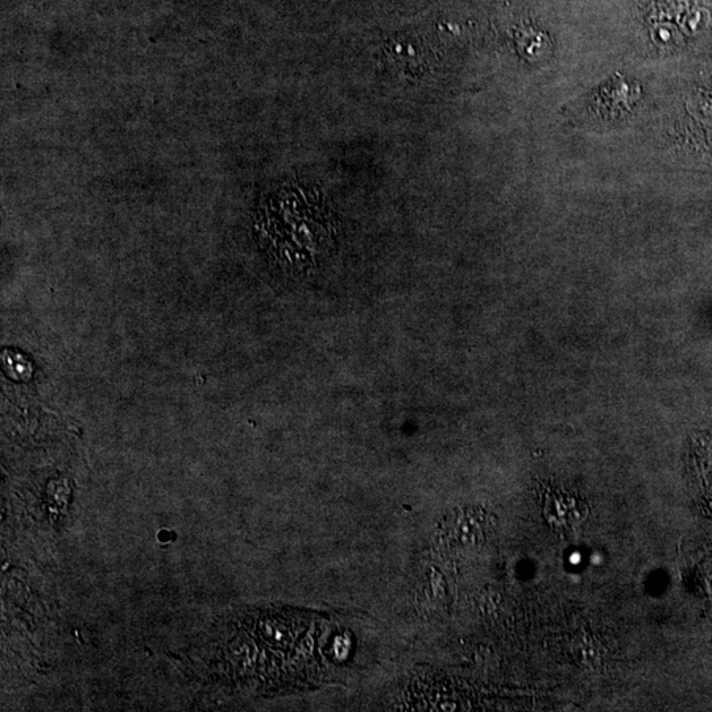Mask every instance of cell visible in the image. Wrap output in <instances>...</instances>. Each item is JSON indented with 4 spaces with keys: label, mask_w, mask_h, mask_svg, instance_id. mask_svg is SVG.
<instances>
[{
    "label": "cell",
    "mask_w": 712,
    "mask_h": 712,
    "mask_svg": "<svg viewBox=\"0 0 712 712\" xmlns=\"http://www.w3.org/2000/svg\"><path fill=\"white\" fill-rule=\"evenodd\" d=\"M215 643L210 662L221 678L248 689H293L325 682L347 662L322 654L330 652L349 660L350 639L331 645L329 620L324 615L268 608L247 610L230 619Z\"/></svg>",
    "instance_id": "cell-1"
}]
</instances>
